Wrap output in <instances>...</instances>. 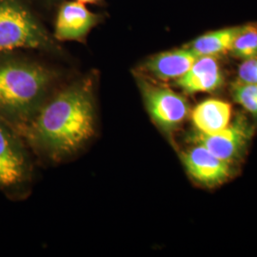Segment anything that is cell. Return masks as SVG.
I'll list each match as a JSON object with an SVG mask.
<instances>
[{
	"label": "cell",
	"instance_id": "6da1fadb",
	"mask_svg": "<svg viewBox=\"0 0 257 257\" xmlns=\"http://www.w3.org/2000/svg\"><path fill=\"white\" fill-rule=\"evenodd\" d=\"M94 133L92 83L79 81L38 110L30 135L51 156L70 155Z\"/></svg>",
	"mask_w": 257,
	"mask_h": 257
},
{
	"label": "cell",
	"instance_id": "7a4b0ae2",
	"mask_svg": "<svg viewBox=\"0 0 257 257\" xmlns=\"http://www.w3.org/2000/svg\"><path fill=\"white\" fill-rule=\"evenodd\" d=\"M51 80V73L39 65H0V114L23 121L37 113Z\"/></svg>",
	"mask_w": 257,
	"mask_h": 257
},
{
	"label": "cell",
	"instance_id": "3957f363",
	"mask_svg": "<svg viewBox=\"0 0 257 257\" xmlns=\"http://www.w3.org/2000/svg\"><path fill=\"white\" fill-rule=\"evenodd\" d=\"M50 39L33 15L17 0H0V53L49 46Z\"/></svg>",
	"mask_w": 257,
	"mask_h": 257
},
{
	"label": "cell",
	"instance_id": "277c9868",
	"mask_svg": "<svg viewBox=\"0 0 257 257\" xmlns=\"http://www.w3.org/2000/svg\"><path fill=\"white\" fill-rule=\"evenodd\" d=\"M137 80L149 114L163 132L173 133L188 118L191 109L183 95L143 74Z\"/></svg>",
	"mask_w": 257,
	"mask_h": 257
},
{
	"label": "cell",
	"instance_id": "5b68a950",
	"mask_svg": "<svg viewBox=\"0 0 257 257\" xmlns=\"http://www.w3.org/2000/svg\"><path fill=\"white\" fill-rule=\"evenodd\" d=\"M252 134L253 128L248 120L244 115H238L220 132L207 135L195 131L191 136V141L232 165L244 155Z\"/></svg>",
	"mask_w": 257,
	"mask_h": 257
},
{
	"label": "cell",
	"instance_id": "8992f818",
	"mask_svg": "<svg viewBox=\"0 0 257 257\" xmlns=\"http://www.w3.org/2000/svg\"><path fill=\"white\" fill-rule=\"evenodd\" d=\"M188 175L203 187L213 188L225 183L232 175L231 164L213 156L207 149L194 144L181 154Z\"/></svg>",
	"mask_w": 257,
	"mask_h": 257
},
{
	"label": "cell",
	"instance_id": "52a82bcc",
	"mask_svg": "<svg viewBox=\"0 0 257 257\" xmlns=\"http://www.w3.org/2000/svg\"><path fill=\"white\" fill-rule=\"evenodd\" d=\"M198 55L184 46L150 56L139 68V74L160 81L177 80L186 74Z\"/></svg>",
	"mask_w": 257,
	"mask_h": 257
},
{
	"label": "cell",
	"instance_id": "ba28073f",
	"mask_svg": "<svg viewBox=\"0 0 257 257\" xmlns=\"http://www.w3.org/2000/svg\"><path fill=\"white\" fill-rule=\"evenodd\" d=\"M98 16L78 1L65 2L55 21V37L61 41L81 40L98 23Z\"/></svg>",
	"mask_w": 257,
	"mask_h": 257
},
{
	"label": "cell",
	"instance_id": "9c48e42d",
	"mask_svg": "<svg viewBox=\"0 0 257 257\" xmlns=\"http://www.w3.org/2000/svg\"><path fill=\"white\" fill-rule=\"evenodd\" d=\"M224 82V72L215 56H198L190 70L175 80L176 86L189 94L215 92Z\"/></svg>",
	"mask_w": 257,
	"mask_h": 257
},
{
	"label": "cell",
	"instance_id": "30bf717a",
	"mask_svg": "<svg viewBox=\"0 0 257 257\" xmlns=\"http://www.w3.org/2000/svg\"><path fill=\"white\" fill-rule=\"evenodd\" d=\"M25 172V160L18 141L0 122V187L19 183Z\"/></svg>",
	"mask_w": 257,
	"mask_h": 257
},
{
	"label": "cell",
	"instance_id": "8fae6325",
	"mask_svg": "<svg viewBox=\"0 0 257 257\" xmlns=\"http://www.w3.org/2000/svg\"><path fill=\"white\" fill-rule=\"evenodd\" d=\"M232 109L229 102L217 98L205 99L192 111L195 131L201 134H214L228 127L231 122Z\"/></svg>",
	"mask_w": 257,
	"mask_h": 257
},
{
	"label": "cell",
	"instance_id": "7c38bea8",
	"mask_svg": "<svg viewBox=\"0 0 257 257\" xmlns=\"http://www.w3.org/2000/svg\"><path fill=\"white\" fill-rule=\"evenodd\" d=\"M241 29L242 25L211 31L194 38L186 46L189 47L198 56L218 57L219 55L230 53L232 43Z\"/></svg>",
	"mask_w": 257,
	"mask_h": 257
},
{
	"label": "cell",
	"instance_id": "4fadbf2b",
	"mask_svg": "<svg viewBox=\"0 0 257 257\" xmlns=\"http://www.w3.org/2000/svg\"><path fill=\"white\" fill-rule=\"evenodd\" d=\"M230 54L241 60L257 57V23L242 25L230 48Z\"/></svg>",
	"mask_w": 257,
	"mask_h": 257
},
{
	"label": "cell",
	"instance_id": "5bb4252c",
	"mask_svg": "<svg viewBox=\"0 0 257 257\" xmlns=\"http://www.w3.org/2000/svg\"><path fill=\"white\" fill-rule=\"evenodd\" d=\"M231 94L234 101L257 119V84L235 81L231 86Z\"/></svg>",
	"mask_w": 257,
	"mask_h": 257
},
{
	"label": "cell",
	"instance_id": "9a60e30c",
	"mask_svg": "<svg viewBox=\"0 0 257 257\" xmlns=\"http://www.w3.org/2000/svg\"><path fill=\"white\" fill-rule=\"evenodd\" d=\"M236 81L257 84V57L243 60L239 65Z\"/></svg>",
	"mask_w": 257,
	"mask_h": 257
},
{
	"label": "cell",
	"instance_id": "2e32d148",
	"mask_svg": "<svg viewBox=\"0 0 257 257\" xmlns=\"http://www.w3.org/2000/svg\"><path fill=\"white\" fill-rule=\"evenodd\" d=\"M78 2H81L83 4H94V3H97L101 0H76Z\"/></svg>",
	"mask_w": 257,
	"mask_h": 257
}]
</instances>
